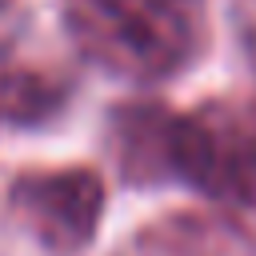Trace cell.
I'll return each instance as SVG.
<instances>
[{"label":"cell","instance_id":"cell-2","mask_svg":"<svg viewBox=\"0 0 256 256\" xmlns=\"http://www.w3.org/2000/svg\"><path fill=\"white\" fill-rule=\"evenodd\" d=\"M168 176L232 208H256V108L208 100L172 112Z\"/></svg>","mask_w":256,"mask_h":256},{"label":"cell","instance_id":"cell-7","mask_svg":"<svg viewBox=\"0 0 256 256\" xmlns=\"http://www.w3.org/2000/svg\"><path fill=\"white\" fill-rule=\"evenodd\" d=\"M4 8H8V0H0V12H4Z\"/></svg>","mask_w":256,"mask_h":256},{"label":"cell","instance_id":"cell-1","mask_svg":"<svg viewBox=\"0 0 256 256\" xmlns=\"http://www.w3.org/2000/svg\"><path fill=\"white\" fill-rule=\"evenodd\" d=\"M76 52L128 84L188 72L208 44V0H60Z\"/></svg>","mask_w":256,"mask_h":256},{"label":"cell","instance_id":"cell-3","mask_svg":"<svg viewBox=\"0 0 256 256\" xmlns=\"http://www.w3.org/2000/svg\"><path fill=\"white\" fill-rule=\"evenodd\" d=\"M104 176L84 164L20 172L8 184V208L52 256H80L104 220Z\"/></svg>","mask_w":256,"mask_h":256},{"label":"cell","instance_id":"cell-5","mask_svg":"<svg viewBox=\"0 0 256 256\" xmlns=\"http://www.w3.org/2000/svg\"><path fill=\"white\" fill-rule=\"evenodd\" d=\"M72 76L0 48V128H40L72 100Z\"/></svg>","mask_w":256,"mask_h":256},{"label":"cell","instance_id":"cell-6","mask_svg":"<svg viewBox=\"0 0 256 256\" xmlns=\"http://www.w3.org/2000/svg\"><path fill=\"white\" fill-rule=\"evenodd\" d=\"M240 244L244 232L228 216L172 212L144 224L116 256H232Z\"/></svg>","mask_w":256,"mask_h":256},{"label":"cell","instance_id":"cell-4","mask_svg":"<svg viewBox=\"0 0 256 256\" xmlns=\"http://www.w3.org/2000/svg\"><path fill=\"white\" fill-rule=\"evenodd\" d=\"M168 128H172V108L156 100H132L108 116V144L128 184L172 180L168 176Z\"/></svg>","mask_w":256,"mask_h":256}]
</instances>
